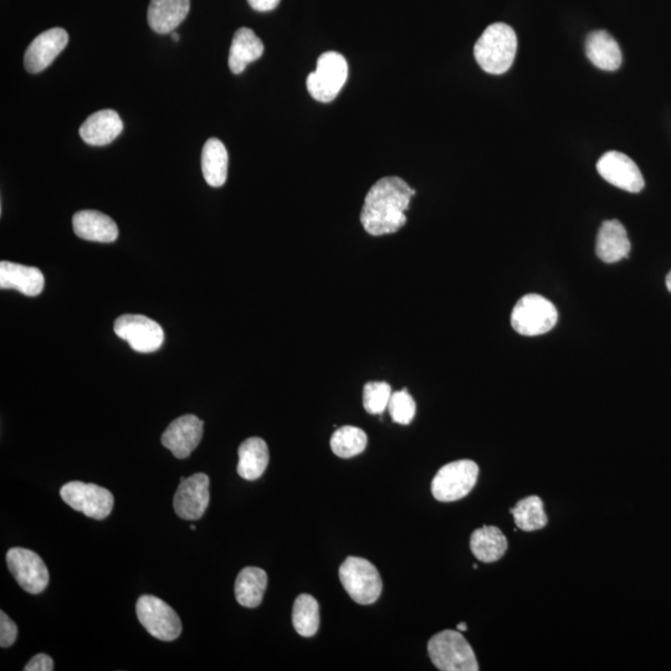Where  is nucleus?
I'll return each mask as SVG.
<instances>
[{
	"label": "nucleus",
	"instance_id": "nucleus-1",
	"mask_svg": "<svg viewBox=\"0 0 671 671\" xmlns=\"http://www.w3.org/2000/svg\"><path fill=\"white\" fill-rule=\"evenodd\" d=\"M416 191L399 177H384L367 193L361 212L362 227L373 237L398 232L407 223V210Z\"/></svg>",
	"mask_w": 671,
	"mask_h": 671
},
{
	"label": "nucleus",
	"instance_id": "nucleus-2",
	"mask_svg": "<svg viewBox=\"0 0 671 671\" xmlns=\"http://www.w3.org/2000/svg\"><path fill=\"white\" fill-rule=\"evenodd\" d=\"M517 53L515 30L504 23L491 24L475 44V60L485 73L501 75L509 71Z\"/></svg>",
	"mask_w": 671,
	"mask_h": 671
},
{
	"label": "nucleus",
	"instance_id": "nucleus-3",
	"mask_svg": "<svg viewBox=\"0 0 671 671\" xmlns=\"http://www.w3.org/2000/svg\"><path fill=\"white\" fill-rule=\"evenodd\" d=\"M432 663L442 671H478L473 648L459 630H444L433 635L428 643Z\"/></svg>",
	"mask_w": 671,
	"mask_h": 671
},
{
	"label": "nucleus",
	"instance_id": "nucleus-4",
	"mask_svg": "<svg viewBox=\"0 0 671 671\" xmlns=\"http://www.w3.org/2000/svg\"><path fill=\"white\" fill-rule=\"evenodd\" d=\"M558 311L546 297L529 294L521 297L512 310L511 326L522 336L545 335L555 329Z\"/></svg>",
	"mask_w": 671,
	"mask_h": 671
},
{
	"label": "nucleus",
	"instance_id": "nucleus-5",
	"mask_svg": "<svg viewBox=\"0 0 671 671\" xmlns=\"http://www.w3.org/2000/svg\"><path fill=\"white\" fill-rule=\"evenodd\" d=\"M343 588L353 601L362 606H370L381 597L383 583L375 565L365 558L348 557L340 567Z\"/></svg>",
	"mask_w": 671,
	"mask_h": 671
},
{
	"label": "nucleus",
	"instance_id": "nucleus-6",
	"mask_svg": "<svg viewBox=\"0 0 671 671\" xmlns=\"http://www.w3.org/2000/svg\"><path fill=\"white\" fill-rule=\"evenodd\" d=\"M348 78V65L345 56L329 51L317 60V68L307 78L306 85L310 95L316 101H334Z\"/></svg>",
	"mask_w": 671,
	"mask_h": 671
},
{
	"label": "nucleus",
	"instance_id": "nucleus-7",
	"mask_svg": "<svg viewBox=\"0 0 671 671\" xmlns=\"http://www.w3.org/2000/svg\"><path fill=\"white\" fill-rule=\"evenodd\" d=\"M479 466L473 460H458L444 465L432 483V494L442 503H453L465 498L478 481Z\"/></svg>",
	"mask_w": 671,
	"mask_h": 671
},
{
	"label": "nucleus",
	"instance_id": "nucleus-8",
	"mask_svg": "<svg viewBox=\"0 0 671 671\" xmlns=\"http://www.w3.org/2000/svg\"><path fill=\"white\" fill-rule=\"evenodd\" d=\"M138 621L148 633L163 642H172L182 633V622L176 611L155 596H142L137 601Z\"/></svg>",
	"mask_w": 671,
	"mask_h": 671
},
{
	"label": "nucleus",
	"instance_id": "nucleus-9",
	"mask_svg": "<svg viewBox=\"0 0 671 671\" xmlns=\"http://www.w3.org/2000/svg\"><path fill=\"white\" fill-rule=\"evenodd\" d=\"M60 495L65 504L91 519L104 520L114 509V495L99 485L71 481L61 488Z\"/></svg>",
	"mask_w": 671,
	"mask_h": 671
},
{
	"label": "nucleus",
	"instance_id": "nucleus-10",
	"mask_svg": "<svg viewBox=\"0 0 671 671\" xmlns=\"http://www.w3.org/2000/svg\"><path fill=\"white\" fill-rule=\"evenodd\" d=\"M114 331L138 353L156 352L165 342L161 325L143 315L120 316L115 321Z\"/></svg>",
	"mask_w": 671,
	"mask_h": 671
},
{
	"label": "nucleus",
	"instance_id": "nucleus-11",
	"mask_svg": "<svg viewBox=\"0 0 671 671\" xmlns=\"http://www.w3.org/2000/svg\"><path fill=\"white\" fill-rule=\"evenodd\" d=\"M9 571L25 592L39 594L49 585V571L43 558L27 548H10L7 553Z\"/></svg>",
	"mask_w": 671,
	"mask_h": 671
},
{
	"label": "nucleus",
	"instance_id": "nucleus-12",
	"mask_svg": "<svg viewBox=\"0 0 671 671\" xmlns=\"http://www.w3.org/2000/svg\"><path fill=\"white\" fill-rule=\"evenodd\" d=\"M209 484L208 475L202 473L181 479L173 498L174 511L181 519L196 521L206 514L210 500Z\"/></svg>",
	"mask_w": 671,
	"mask_h": 671
},
{
	"label": "nucleus",
	"instance_id": "nucleus-13",
	"mask_svg": "<svg viewBox=\"0 0 671 671\" xmlns=\"http://www.w3.org/2000/svg\"><path fill=\"white\" fill-rule=\"evenodd\" d=\"M597 171L612 186L629 193H639L645 186L642 172L632 158L621 152H607L597 163Z\"/></svg>",
	"mask_w": 671,
	"mask_h": 671
},
{
	"label": "nucleus",
	"instance_id": "nucleus-14",
	"mask_svg": "<svg viewBox=\"0 0 671 671\" xmlns=\"http://www.w3.org/2000/svg\"><path fill=\"white\" fill-rule=\"evenodd\" d=\"M204 423L193 414L173 420L162 435V444L178 459H186L203 438Z\"/></svg>",
	"mask_w": 671,
	"mask_h": 671
},
{
	"label": "nucleus",
	"instance_id": "nucleus-15",
	"mask_svg": "<svg viewBox=\"0 0 671 671\" xmlns=\"http://www.w3.org/2000/svg\"><path fill=\"white\" fill-rule=\"evenodd\" d=\"M69 43V34L61 28L46 30L29 45L24 55V66L30 74L42 73L58 58Z\"/></svg>",
	"mask_w": 671,
	"mask_h": 671
},
{
	"label": "nucleus",
	"instance_id": "nucleus-16",
	"mask_svg": "<svg viewBox=\"0 0 671 671\" xmlns=\"http://www.w3.org/2000/svg\"><path fill=\"white\" fill-rule=\"evenodd\" d=\"M124 131V122L114 110L92 114L80 127V136L90 146H106Z\"/></svg>",
	"mask_w": 671,
	"mask_h": 671
},
{
	"label": "nucleus",
	"instance_id": "nucleus-17",
	"mask_svg": "<svg viewBox=\"0 0 671 671\" xmlns=\"http://www.w3.org/2000/svg\"><path fill=\"white\" fill-rule=\"evenodd\" d=\"M73 228L79 238L89 242L112 243L119 237V228L114 220L97 210H81L76 213Z\"/></svg>",
	"mask_w": 671,
	"mask_h": 671
},
{
	"label": "nucleus",
	"instance_id": "nucleus-18",
	"mask_svg": "<svg viewBox=\"0 0 671 671\" xmlns=\"http://www.w3.org/2000/svg\"><path fill=\"white\" fill-rule=\"evenodd\" d=\"M45 279L42 271L33 266H25L10 261L0 263V288L13 289L25 296L42 294Z\"/></svg>",
	"mask_w": 671,
	"mask_h": 671
},
{
	"label": "nucleus",
	"instance_id": "nucleus-19",
	"mask_svg": "<svg viewBox=\"0 0 671 671\" xmlns=\"http://www.w3.org/2000/svg\"><path fill=\"white\" fill-rule=\"evenodd\" d=\"M596 253L607 264L628 258L630 242L627 230L619 220H607L602 224L598 232Z\"/></svg>",
	"mask_w": 671,
	"mask_h": 671
},
{
	"label": "nucleus",
	"instance_id": "nucleus-20",
	"mask_svg": "<svg viewBox=\"0 0 671 671\" xmlns=\"http://www.w3.org/2000/svg\"><path fill=\"white\" fill-rule=\"evenodd\" d=\"M191 9V0H151L148 7V24L157 34H172Z\"/></svg>",
	"mask_w": 671,
	"mask_h": 671
},
{
	"label": "nucleus",
	"instance_id": "nucleus-21",
	"mask_svg": "<svg viewBox=\"0 0 671 671\" xmlns=\"http://www.w3.org/2000/svg\"><path fill=\"white\" fill-rule=\"evenodd\" d=\"M586 55L589 61L598 69L616 71L622 65V50L616 39L604 30H598L588 35L586 40Z\"/></svg>",
	"mask_w": 671,
	"mask_h": 671
},
{
	"label": "nucleus",
	"instance_id": "nucleus-22",
	"mask_svg": "<svg viewBox=\"0 0 671 671\" xmlns=\"http://www.w3.org/2000/svg\"><path fill=\"white\" fill-rule=\"evenodd\" d=\"M264 44L256 37L252 29L240 28L234 34L229 51V68L233 74H242L249 64L264 54Z\"/></svg>",
	"mask_w": 671,
	"mask_h": 671
},
{
	"label": "nucleus",
	"instance_id": "nucleus-23",
	"mask_svg": "<svg viewBox=\"0 0 671 671\" xmlns=\"http://www.w3.org/2000/svg\"><path fill=\"white\" fill-rule=\"evenodd\" d=\"M238 474L243 479L253 481L261 478L269 465V448L265 440L253 437L240 444Z\"/></svg>",
	"mask_w": 671,
	"mask_h": 671
},
{
	"label": "nucleus",
	"instance_id": "nucleus-24",
	"mask_svg": "<svg viewBox=\"0 0 671 671\" xmlns=\"http://www.w3.org/2000/svg\"><path fill=\"white\" fill-rule=\"evenodd\" d=\"M509 542L496 526H483L475 530L470 539L473 555L484 563H494L504 557Z\"/></svg>",
	"mask_w": 671,
	"mask_h": 671
},
{
	"label": "nucleus",
	"instance_id": "nucleus-25",
	"mask_svg": "<svg viewBox=\"0 0 671 671\" xmlns=\"http://www.w3.org/2000/svg\"><path fill=\"white\" fill-rule=\"evenodd\" d=\"M268 586V575L258 567H245L235 581V597L240 606L259 607Z\"/></svg>",
	"mask_w": 671,
	"mask_h": 671
},
{
	"label": "nucleus",
	"instance_id": "nucleus-26",
	"mask_svg": "<svg viewBox=\"0 0 671 671\" xmlns=\"http://www.w3.org/2000/svg\"><path fill=\"white\" fill-rule=\"evenodd\" d=\"M228 151L218 138H209L202 151L203 177L210 187L224 186L228 178Z\"/></svg>",
	"mask_w": 671,
	"mask_h": 671
},
{
	"label": "nucleus",
	"instance_id": "nucleus-27",
	"mask_svg": "<svg viewBox=\"0 0 671 671\" xmlns=\"http://www.w3.org/2000/svg\"><path fill=\"white\" fill-rule=\"evenodd\" d=\"M510 514L514 515L516 526L526 532L542 530L548 522L544 501L536 495L520 500Z\"/></svg>",
	"mask_w": 671,
	"mask_h": 671
},
{
	"label": "nucleus",
	"instance_id": "nucleus-28",
	"mask_svg": "<svg viewBox=\"0 0 671 671\" xmlns=\"http://www.w3.org/2000/svg\"><path fill=\"white\" fill-rule=\"evenodd\" d=\"M293 624L301 637H314L320 627V607L310 594H300L293 608Z\"/></svg>",
	"mask_w": 671,
	"mask_h": 671
},
{
	"label": "nucleus",
	"instance_id": "nucleus-29",
	"mask_svg": "<svg viewBox=\"0 0 671 671\" xmlns=\"http://www.w3.org/2000/svg\"><path fill=\"white\" fill-rule=\"evenodd\" d=\"M367 434L361 428L345 425L338 428L331 438V449L337 457L343 459L355 458L365 452Z\"/></svg>",
	"mask_w": 671,
	"mask_h": 671
},
{
	"label": "nucleus",
	"instance_id": "nucleus-30",
	"mask_svg": "<svg viewBox=\"0 0 671 671\" xmlns=\"http://www.w3.org/2000/svg\"><path fill=\"white\" fill-rule=\"evenodd\" d=\"M392 388L386 382H370L363 388V407L367 413L382 414L388 409Z\"/></svg>",
	"mask_w": 671,
	"mask_h": 671
},
{
	"label": "nucleus",
	"instance_id": "nucleus-31",
	"mask_svg": "<svg viewBox=\"0 0 671 671\" xmlns=\"http://www.w3.org/2000/svg\"><path fill=\"white\" fill-rule=\"evenodd\" d=\"M388 411L394 423L408 425L416 417L417 406L407 389L392 393Z\"/></svg>",
	"mask_w": 671,
	"mask_h": 671
},
{
	"label": "nucleus",
	"instance_id": "nucleus-32",
	"mask_svg": "<svg viewBox=\"0 0 671 671\" xmlns=\"http://www.w3.org/2000/svg\"><path fill=\"white\" fill-rule=\"evenodd\" d=\"M18 637V627L4 611L0 612V647L9 648Z\"/></svg>",
	"mask_w": 671,
	"mask_h": 671
},
{
	"label": "nucleus",
	"instance_id": "nucleus-33",
	"mask_svg": "<svg viewBox=\"0 0 671 671\" xmlns=\"http://www.w3.org/2000/svg\"><path fill=\"white\" fill-rule=\"evenodd\" d=\"M25 671H53L54 662L53 659L46 654H38L30 660V662L25 665Z\"/></svg>",
	"mask_w": 671,
	"mask_h": 671
},
{
	"label": "nucleus",
	"instance_id": "nucleus-34",
	"mask_svg": "<svg viewBox=\"0 0 671 671\" xmlns=\"http://www.w3.org/2000/svg\"><path fill=\"white\" fill-rule=\"evenodd\" d=\"M281 0H248L250 7H252L256 12H271L276 7H278Z\"/></svg>",
	"mask_w": 671,
	"mask_h": 671
},
{
	"label": "nucleus",
	"instance_id": "nucleus-35",
	"mask_svg": "<svg viewBox=\"0 0 671 671\" xmlns=\"http://www.w3.org/2000/svg\"><path fill=\"white\" fill-rule=\"evenodd\" d=\"M457 629L459 630V632H466V630H468V624L464 622L459 623Z\"/></svg>",
	"mask_w": 671,
	"mask_h": 671
},
{
	"label": "nucleus",
	"instance_id": "nucleus-36",
	"mask_svg": "<svg viewBox=\"0 0 671 671\" xmlns=\"http://www.w3.org/2000/svg\"><path fill=\"white\" fill-rule=\"evenodd\" d=\"M665 283H667V288H668V290H669L670 293H671V271H670V273L668 274V276H667V280H665Z\"/></svg>",
	"mask_w": 671,
	"mask_h": 671
},
{
	"label": "nucleus",
	"instance_id": "nucleus-37",
	"mask_svg": "<svg viewBox=\"0 0 671 671\" xmlns=\"http://www.w3.org/2000/svg\"><path fill=\"white\" fill-rule=\"evenodd\" d=\"M172 39H173V42H179V39H181V38H179V34L173 32L172 33Z\"/></svg>",
	"mask_w": 671,
	"mask_h": 671
},
{
	"label": "nucleus",
	"instance_id": "nucleus-38",
	"mask_svg": "<svg viewBox=\"0 0 671 671\" xmlns=\"http://www.w3.org/2000/svg\"><path fill=\"white\" fill-rule=\"evenodd\" d=\"M192 531H196V526H191Z\"/></svg>",
	"mask_w": 671,
	"mask_h": 671
}]
</instances>
